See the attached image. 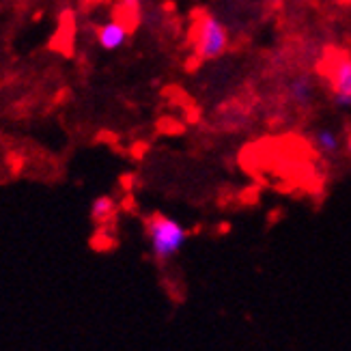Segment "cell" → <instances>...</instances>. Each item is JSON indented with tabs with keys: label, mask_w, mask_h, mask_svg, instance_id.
Returning <instances> with one entry per match:
<instances>
[{
	"label": "cell",
	"mask_w": 351,
	"mask_h": 351,
	"mask_svg": "<svg viewBox=\"0 0 351 351\" xmlns=\"http://www.w3.org/2000/svg\"><path fill=\"white\" fill-rule=\"evenodd\" d=\"M147 239H149V248H151V254L156 256V261L166 263L186 246L188 231L181 222L158 213V216L147 220Z\"/></svg>",
	"instance_id": "cell-1"
},
{
	"label": "cell",
	"mask_w": 351,
	"mask_h": 351,
	"mask_svg": "<svg viewBox=\"0 0 351 351\" xmlns=\"http://www.w3.org/2000/svg\"><path fill=\"white\" fill-rule=\"evenodd\" d=\"M228 48V30L213 15H198L192 24V50L198 60L220 58Z\"/></svg>",
	"instance_id": "cell-2"
},
{
	"label": "cell",
	"mask_w": 351,
	"mask_h": 351,
	"mask_svg": "<svg viewBox=\"0 0 351 351\" xmlns=\"http://www.w3.org/2000/svg\"><path fill=\"white\" fill-rule=\"evenodd\" d=\"M326 78L332 88V101L337 108H351V58L334 56L326 69Z\"/></svg>",
	"instance_id": "cell-3"
},
{
	"label": "cell",
	"mask_w": 351,
	"mask_h": 351,
	"mask_svg": "<svg viewBox=\"0 0 351 351\" xmlns=\"http://www.w3.org/2000/svg\"><path fill=\"white\" fill-rule=\"evenodd\" d=\"M128 37H130V28L123 22H119V20L106 22L104 26L97 28V43L108 52L123 48Z\"/></svg>",
	"instance_id": "cell-4"
},
{
	"label": "cell",
	"mask_w": 351,
	"mask_h": 351,
	"mask_svg": "<svg viewBox=\"0 0 351 351\" xmlns=\"http://www.w3.org/2000/svg\"><path fill=\"white\" fill-rule=\"evenodd\" d=\"M313 145H315V149L322 156H334L341 149V138H339L337 130L324 125V128H317L315 130V134H313Z\"/></svg>",
	"instance_id": "cell-5"
},
{
	"label": "cell",
	"mask_w": 351,
	"mask_h": 351,
	"mask_svg": "<svg viewBox=\"0 0 351 351\" xmlns=\"http://www.w3.org/2000/svg\"><path fill=\"white\" fill-rule=\"evenodd\" d=\"M287 93H289V99L298 106H308L315 97V86L313 82L306 78V75H298L287 86Z\"/></svg>",
	"instance_id": "cell-6"
},
{
	"label": "cell",
	"mask_w": 351,
	"mask_h": 351,
	"mask_svg": "<svg viewBox=\"0 0 351 351\" xmlns=\"http://www.w3.org/2000/svg\"><path fill=\"white\" fill-rule=\"evenodd\" d=\"M114 211H117L114 198L99 196L93 201V207H90V218H93L95 222H99V224H104V222H108L114 216Z\"/></svg>",
	"instance_id": "cell-7"
},
{
	"label": "cell",
	"mask_w": 351,
	"mask_h": 351,
	"mask_svg": "<svg viewBox=\"0 0 351 351\" xmlns=\"http://www.w3.org/2000/svg\"><path fill=\"white\" fill-rule=\"evenodd\" d=\"M7 164H9L11 173H13V175H18V173L24 169V156H20V154H9V156H7Z\"/></svg>",
	"instance_id": "cell-8"
},
{
	"label": "cell",
	"mask_w": 351,
	"mask_h": 351,
	"mask_svg": "<svg viewBox=\"0 0 351 351\" xmlns=\"http://www.w3.org/2000/svg\"><path fill=\"white\" fill-rule=\"evenodd\" d=\"M345 147H347V154H349V158H351V134L345 138Z\"/></svg>",
	"instance_id": "cell-9"
}]
</instances>
